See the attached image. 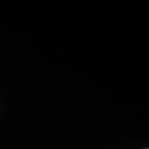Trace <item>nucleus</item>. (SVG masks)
<instances>
[]
</instances>
